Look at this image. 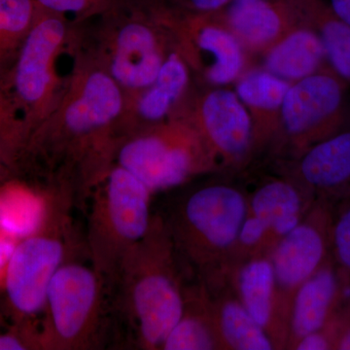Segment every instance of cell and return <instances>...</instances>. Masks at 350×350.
Listing matches in <instances>:
<instances>
[{
    "label": "cell",
    "instance_id": "e0dca14e",
    "mask_svg": "<svg viewBox=\"0 0 350 350\" xmlns=\"http://www.w3.org/2000/svg\"><path fill=\"white\" fill-rule=\"evenodd\" d=\"M247 213L261 223L268 234L269 252L300 223L314 202L308 191L289 177L276 172L247 189Z\"/></svg>",
    "mask_w": 350,
    "mask_h": 350
},
{
    "label": "cell",
    "instance_id": "30bf717a",
    "mask_svg": "<svg viewBox=\"0 0 350 350\" xmlns=\"http://www.w3.org/2000/svg\"><path fill=\"white\" fill-rule=\"evenodd\" d=\"M72 23L40 9L14 66L5 91L22 115L29 135L56 105L64 86L57 62L68 50Z\"/></svg>",
    "mask_w": 350,
    "mask_h": 350
},
{
    "label": "cell",
    "instance_id": "ba28073f",
    "mask_svg": "<svg viewBox=\"0 0 350 350\" xmlns=\"http://www.w3.org/2000/svg\"><path fill=\"white\" fill-rule=\"evenodd\" d=\"M114 163L154 193L216 174L197 131L176 116L118 140Z\"/></svg>",
    "mask_w": 350,
    "mask_h": 350
},
{
    "label": "cell",
    "instance_id": "4316f807",
    "mask_svg": "<svg viewBox=\"0 0 350 350\" xmlns=\"http://www.w3.org/2000/svg\"><path fill=\"white\" fill-rule=\"evenodd\" d=\"M331 256L345 297H350V198L334 206Z\"/></svg>",
    "mask_w": 350,
    "mask_h": 350
},
{
    "label": "cell",
    "instance_id": "d6986e66",
    "mask_svg": "<svg viewBox=\"0 0 350 350\" xmlns=\"http://www.w3.org/2000/svg\"><path fill=\"white\" fill-rule=\"evenodd\" d=\"M291 83L261 66L248 68L234 83V92L252 122L253 158L269 151L278 133L283 101Z\"/></svg>",
    "mask_w": 350,
    "mask_h": 350
},
{
    "label": "cell",
    "instance_id": "ac0fdd59",
    "mask_svg": "<svg viewBox=\"0 0 350 350\" xmlns=\"http://www.w3.org/2000/svg\"><path fill=\"white\" fill-rule=\"evenodd\" d=\"M247 53L262 54L300 23L286 0H231L218 13Z\"/></svg>",
    "mask_w": 350,
    "mask_h": 350
},
{
    "label": "cell",
    "instance_id": "9a60e30c",
    "mask_svg": "<svg viewBox=\"0 0 350 350\" xmlns=\"http://www.w3.org/2000/svg\"><path fill=\"white\" fill-rule=\"evenodd\" d=\"M193 78L188 64L172 47L154 82L137 93L125 96L123 111L115 128L117 142L135 131L169 120L192 87Z\"/></svg>",
    "mask_w": 350,
    "mask_h": 350
},
{
    "label": "cell",
    "instance_id": "d4e9b609",
    "mask_svg": "<svg viewBox=\"0 0 350 350\" xmlns=\"http://www.w3.org/2000/svg\"><path fill=\"white\" fill-rule=\"evenodd\" d=\"M39 13L36 0H0V85L4 90Z\"/></svg>",
    "mask_w": 350,
    "mask_h": 350
},
{
    "label": "cell",
    "instance_id": "ffe728a7",
    "mask_svg": "<svg viewBox=\"0 0 350 350\" xmlns=\"http://www.w3.org/2000/svg\"><path fill=\"white\" fill-rule=\"evenodd\" d=\"M207 310L220 350H275L271 338L252 319L229 280L202 282Z\"/></svg>",
    "mask_w": 350,
    "mask_h": 350
},
{
    "label": "cell",
    "instance_id": "f546056e",
    "mask_svg": "<svg viewBox=\"0 0 350 350\" xmlns=\"http://www.w3.org/2000/svg\"><path fill=\"white\" fill-rule=\"evenodd\" d=\"M231 0H182L181 8L192 12L216 14L221 12Z\"/></svg>",
    "mask_w": 350,
    "mask_h": 350
},
{
    "label": "cell",
    "instance_id": "1f68e13d",
    "mask_svg": "<svg viewBox=\"0 0 350 350\" xmlns=\"http://www.w3.org/2000/svg\"><path fill=\"white\" fill-rule=\"evenodd\" d=\"M16 172L10 163L6 160L5 157L0 151V188L5 185L7 182L16 178Z\"/></svg>",
    "mask_w": 350,
    "mask_h": 350
},
{
    "label": "cell",
    "instance_id": "d6a6232c",
    "mask_svg": "<svg viewBox=\"0 0 350 350\" xmlns=\"http://www.w3.org/2000/svg\"><path fill=\"white\" fill-rule=\"evenodd\" d=\"M336 350H350V325L340 340H338Z\"/></svg>",
    "mask_w": 350,
    "mask_h": 350
},
{
    "label": "cell",
    "instance_id": "8fae6325",
    "mask_svg": "<svg viewBox=\"0 0 350 350\" xmlns=\"http://www.w3.org/2000/svg\"><path fill=\"white\" fill-rule=\"evenodd\" d=\"M152 3L172 47L204 86H230L248 68V53L218 13L192 12L159 0Z\"/></svg>",
    "mask_w": 350,
    "mask_h": 350
},
{
    "label": "cell",
    "instance_id": "4dcf8cb0",
    "mask_svg": "<svg viewBox=\"0 0 350 350\" xmlns=\"http://www.w3.org/2000/svg\"><path fill=\"white\" fill-rule=\"evenodd\" d=\"M332 12L350 25V0H324Z\"/></svg>",
    "mask_w": 350,
    "mask_h": 350
},
{
    "label": "cell",
    "instance_id": "6da1fadb",
    "mask_svg": "<svg viewBox=\"0 0 350 350\" xmlns=\"http://www.w3.org/2000/svg\"><path fill=\"white\" fill-rule=\"evenodd\" d=\"M56 105L29 135L17 167L88 202L114 165L117 122L125 94L100 66L72 56Z\"/></svg>",
    "mask_w": 350,
    "mask_h": 350
},
{
    "label": "cell",
    "instance_id": "7c38bea8",
    "mask_svg": "<svg viewBox=\"0 0 350 350\" xmlns=\"http://www.w3.org/2000/svg\"><path fill=\"white\" fill-rule=\"evenodd\" d=\"M192 126L211 157L216 174H234L253 160L252 122L234 90L190 88L174 114Z\"/></svg>",
    "mask_w": 350,
    "mask_h": 350
},
{
    "label": "cell",
    "instance_id": "9c48e42d",
    "mask_svg": "<svg viewBox=\"0 0 350 350\" xmlns=\"http://www.w3.org/2000/svg\"><path fill=\"white\" fill-rule=\"evenodd\" d=\"M347 85L329 66L291 83L283 101L278 133L269 150L275 163L294 160L349 126Z\"/></svg>",
    "mask_w": 350,
    "mask_h": 350
},
{
    "label": "cell",
    "instance_id": "2e32d148",
    "mask_svg": "<svg viewBox=\"0 0 350 350\" xmlns=\"http://www.w3.org/2000/svg\"><path fill=\"white\" fill-rule=\"evenodd\" d=\"M227 278L275 349H286L287 332L278 317L275 273L269 254L256 255L234 265L228 271Z\"/></svg>",
    "mask_w": 350,
    "mask_h": 350
},
{
    "label": "cell",
    "instance_id": "5b68a950",
    "mask_svg": "<svg viewBox=\"0 0 350 350\" xmlns=\"http://www.w3.org/2000/svg\"><path fill=\"white\" fill-rule=\"evenodd\" d=\"M75 206V198L68 191L46 188L38 226L14 246L3 282L14 323L36 326L33 319L44 312L51 282L75 251L71 219Z\"/></svg>",
    "mask_w": 350,
    "mask_h": 350
},
{
    "label": "cell",
    "instance_id": "7a4b0ae2",
    "mask_svg": "<svg viewBox=\"0 0 350 350\" xmlns=\"http://www.w3.org/2000/svg\"><path fill=\"white\" fill-rule=\"evenodd\" d=\"M187 278L165 217L153 214L148 230L120 262L108 291L109 308L138 349H162L180 319Z\"/></svg>",
    "mask_w": 350,
    "mask_h": 350
},
{
    "label": "cell",
    "instance_id": "5bb4252c",
    "mask_svg": "<svg viewBox=\"0 0 350 350\" xmlns=\"http://www.w3.org/2000/svg\"><path fill=\"white\" fill-rule=\"evenodd\" d=\"M276 172L289 177L315 200L334 206L350 198V126L286 162Z\"/></svg>",
    "mask_w": 350,
    "mask_h": 350
},
{
    "label": "cell",
    "instance_id": "f1b7e54d",
    "mask_svg": "<svg viewBox=\"0 0 350 350\" xmlns=\"http://www.w3.org/2000/svg\"><path fill=\"white\" fill-rule=\"evenodd\" d=\"M38 349L36 327L9 324L0 313V350Z\"/></svg>",
    "mask_w": 350,
    "mask_h": 350
},
{
    "label": "cell",
    "instance_id": "52a82bcc",
    "mask_svg": "<svg viewBox=\"0 0 350 350\" xmlns=\"http://www.w3.org/2000/svg\"><path fill=\"white\" fill-rule=\"evenodd\" d=\"M152 195L137 177L114 163L88 199L87 252L108 291L122 259L148 230Z\"/></svg>",
    "mask_w": 350,
    "mask_h": 350
},
{
    "label": "cell",
    "instance_id": "83f0119b",
    "mask_svg": "<svg viewBox=\"0 0 350 350\" xmlns=\"http://www.w3.org/2000/svg\"><path fill=\"white\" fill-rule=\"evenodd\" d=\"M120 1L121 0H36L39 8L64 16L72 24L103 15Z\"/></svg>",
    "mask_w": 350,
    "mask_h": 350
},
{
    "label": "cell",
    "instance_id": "4fadbf2b",
    "mask_svg": "<svg viewBox=\"0 0 350 350\" xmlns=\"http://www.w3.org/2000/svg\"><path fill=\"white\" fill-rule=\"evenodd\" d=\"M334 204L317 199L300 223L271 251L278 317L286 329L295 294L331 258Z\"/></svg>",
    "mask_w": 350,
    "mask_h": 350
},
{
    "label": "cell",
    "instance_id": "3957f363",
    "mask_svg": "<svg viewBox=\"0 0 350 350\" xmlns=\"http://www.w3.org/2000/svg\"><path fill=\"white\" fill-rule=\"evenodd\" d=\"M172 48L152 0H121L103 15L72 24L66 51L100 66L130 96L154 82Z\"/></svg>",
    "mask_w": 350,
    "mask_h": 350
},
{
    "label": "cell",
    "instance_id": "277c9868",
    "mask_svg": "<svg viewBox=\"0 0 350 350\" xmlns=\"http://www.w3.org/2000/svg\"><path fill=\"white\" fill-rule=\"evenodd\" d=\"M223 175L189 190L163 216L188 282L226 278L247 213V188Z\"/></svg>",
    "mask_w": 350,
    "mask_h": 350
},
{
    "label": "cell",
    "instance_id": "7402d4cb",
    "mask_svg": "<svg viewBox=\"0 0 350 350\" xmlns=\"http://www.w3.org/2000/svg\"><path fill=\"white\" fill-rule=\"evenodd\" d=\"M262 55V68L289 83L299 81L328 66L319 36L312 27L301 22Z\"/></svg>",
    "mask_w": 350,
    "mask_h": 350
},
{
    "label": "cell",
    "instance_id": "484cf974",
    "mask_svg": "<svg viewBox=\"0 0 350 350\" xmlns=\"http://www.w3.org/2000/svg\"><path fill=\"white\" fill-rule=\"evenodd\" d=\"M29 140V131L11 96L0 85V151L17 176L18 163Z\"/></svg>",
    "mask_w": 350,
    "mask_h": 350
},
{
    "label": "cell",
    "instance_id": "8992f818",
    "mask_svg": "<svg viewBox=\"0 0 350 350\" xmlns=\"http://www.w3.org/2000/svg\"><path fill=\"white\" fill-rule=\"evenodd\" d=\"M73 252L50 283L38 328L39 350H92L105 345L108 289L91 262Z\"/></svg>",
    "mask_w": 350,
    "mask_h": 350
},
{
    "label": "cell",
    "instance_id": "603a6c76",
    "mask_svg": "<svg viewBox=\"0 0 350 350\" xmlns=\"http://www.w3.org/2000/svg\"><path fill=\"white\" fill-rule=\"evenodd\" d=\"M298 20L317 32L325 51L327 66L350 84V25L338 18L324 0H286Z\"/></svg>",
    "mask_w": 350,
    "mask_h": 350
},
{
    "label": "cell",
    "instance_id": "cb8c5ba5",
    "mask_svg": "<svg viewBox=\"0 0 350 350\" xmlns=\"http://www.w3.org/2000/svg\"><path fill=\"white\" fill-rule=\"evenodd\" d=\"M162 350H220L204 285L200 282H186L180 319L163 342Z\"/></svg>",
    "mask_w": 350,
    "mask_h": 350
},
{
    "label": "cell",
    "instance_id": "44dd1931",
    "mask_svg": "<svg viewBox=\"0 0 350 350\" xmlns=\"http://www.w3.org/2000/svg\"><path fill=\"white\" fill-rule=\"evenodd\" d=\"M345 300L337 269L332 256L297 290L288 324L286 349L320 330Z\"/></svg>",
    "mask_w": 350,
    "mask_h": 350
}]
</instances>
